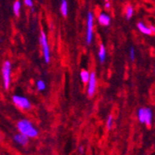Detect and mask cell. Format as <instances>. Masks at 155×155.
I'll use <instances>...</instances> for the list:
<instances>
[{
    "label": "cell",
    "instance_id": "7a4b0ae2",
    "mask_svg": "<svg viewBox=\"0 0 155 155\" xmlns=\"http://www.w3.org/2000/svg\"><path fill=\"white\" fill-rule=\"evenodd\" d=\"M39 43L42 46V50H43L44 54V59L47 63L49 62L50 61V50H49V46H48V41L47 35L45 34L44 31H41L40 36H39Z\"/></svg>",
    "mask_w": 155,
    "mask_h": 155
},
{
    "label": "cell",
    "instance_id": "8992f818",
    "mask_svg": "<svg viewBox=\"0 0 155 155\" xmlns=\"http://www.w3.org/2000/svg\"><path fill=\"white\" fill-rule=\"evenodd\" d=\"M93 27H94V15L92 12H88L87 15V43L89 45L93 40Z\"/></svg>",
    "mask_w": 155,
    "mask_h": 155
},
{
    "label": "cell",
    "instance_id": "30bf717a",
    "mask_svg": "<svg viewBox=\"0 0 155 155\" xmlns=\"http://www.w3.org/2000/svg\"><path fill=\"white\" fill-rule=\"evenodd\" d=\"M28 138H29V137H26L25 135H23V134H21V133L17 134V135L14 136V140H15V142H17L18 144L22 145V146H24V145L27 144V142H28Z\"/></svg>",
    "mask_w": 155,
    "mask_h": 155
},
{
    "label": "cell",
    "instance_id": "44dd1931",
    "mask_svg": "<svg viewBox=\"0 0 155 155\" xmlns=\"http://www.w3.org/2000/svg\"><path fill=\"white\" fill-rule=\"evenodd\" d=\"M79 150H80V152L82 153V152H83V147H80V148H79Z\"/></svg>",
    "mask_w": 155,
    "mask_h": 155
},
{
    "label": "cell",
    "instance_id": "8fae6325",
    "mask_svg": "<svg viewBox=\"0 0 155 155\" xmlns=\"http://www.w3.org/2000/svg\"><path fill=\"white\" fill-rule=\"evenodd\" d=\"M98 60H100L101 63H103L105 59H106V48L104 47V45H101L100 48H98Z\"/></svg>",
    "mask_w": 155,
    "mask_h": 155
},
{
    "label": "cell",
    "instance_id": "4fadbf2b",
    "mask_svg": "<svg viewBox=\"0 0 155 155\" xmlns=\"http://www.w3.org/2000/svg\"><path fill=\"white\" fill-rule=\"evenodd\" d=\"M80 76H81V80H82L83 83H87L88 80H89L90 73L88 71H87V70H82Z\"/></svg>",
    "mask_w": 155,
    "mask_h": 155
},
{
    "label": "cell",
    "instance_id": "ffe728a7",
    "mask_svg": "<svg viewBox=\"0 0 155 155\" xmlns=\"http://www.w3.org/2000/svg\"><path fill=\"white\" fill-rule=\"evenodd\" d=\"M105 8H106L107 9H110V4L109 1H107V2L105 3Z\"/></svg>",
    "mask_w": 155,
    "mask_h": 155
},
{
    "label": "cell",
    "instance_id": "2e32d148",
    "mask_svg": "<svg viewBox=\"0 0 155 155\" xmlns=\"http://www.w3.org/2000/svg\"><path fill=\"white\" fill-rule=\"evenodd\" d=\"M36 87H37V89L40 90V91H43L46 89V84L44 81H42V80H39L37 81L36 83Z\"/></svg>",
    "mask_w": 155,
    "mask_h": 155
},
{
    "label": "cell",
    "instance_id": "9c48e42d",
    "mask_svg": "<svg viewBox=\"0 0 155 155\" xmlns=\"http://www.w3.org/2000/svg\"><path fill=\"white\" fill-rule=\"evenodd\" d=\"M137 29L140 31V33H142L143 35H151L153 34L150 28L147 27L145 23H143L142 21H139L137 23Z\"/></svg>",
    "mask_w": 155,
    "mask_h": 155
},
{
    "label": "cell",
    "instance_id": "52a82bcc",
    "mask_svg": "<svg viewBox=\"0 0 155 155\" xmlns=\"http://www.w3.org/2000/svg\"><path fill=\"white\" fill-rule=\"evenodd\" d=\"M96 87H97V78H96V74L93 72L90 74L89 80L87 82V95L89 97L94 96L96 92Z\"/></svg>",
    "mask_w": 155,
    "mask_h": 155
},
{
    "label": "cell",
    "instance_id": "ac0fdd59",
    "mask_svg": "<svg viewBox=\"0 0 155 155\" xmlns=\"http://www.w3.org/2000/svg\"><path fill=\"white\" fill-rule=\"evenodd\" d=\"M129 55H130V59H131L132 61H134L135 58H136V52H135V48H130V53H129Z\"/></svg>",
    "mask_w": 155,
    "mask_h": 155
},
{
    "label": "cell",
    "instance_id": "5b68a950",
    "mask_svg": "<svg viewBox=\"0 0 155 155\" xmlns=\"http://www.w3.org/2000/svg\"><path fill=\"white\" fill-rule=\"evenodd\" d=\"M12 101L17 107H19L21 110H30L31 109V102L29 101L27 97L23 96L14 95L12 97Z\"/></svg>",
    "mask_w": 155,
    "mask_h": 155
},
{
    "label": "cell",
    "instance_id": "7c38bea8",
    "mask_svg": "<svg viewBox=\"0 0 155 155\" xmlns=\"http://www.w3.org/2000/svg\"><path fill=\"white\" fill-rule=\"evenodd\" d=\"M68 2L67 0H61V12L62 14V16L66 17L68 15Z\"/></svg>",
    "mask_w": 155,
    "mask_h": 155
},
{
    "label": "cell",
    "instance_id": "6da1fadb",
    "mask_svg": "<svg viewBox=\"0 0 155 155\" xmlns=\"http://www.w3.org/2000/svg\"><path fill=\"white\" fill-rule=\"evenodd\" d=\"M17 126L20 133L25 135L28 137H35L38 135V131L35 127V125L26 119L19 121Z\"/></svg>",
    "mask_w": 155,
    "mask_h": 155
},
{
    "label": "cell",
    "instance_id": "7402d4cb",
    "mask_svg": "<svg viewBox=\"0 0 155 155\" xmlns=\"http://www.w3.org/2000/svg\"><path fill=\"white\" fill-rule=\"evenodd\" d=\"M105 1H106V2H107V1H110V0H105Z\"/></svg>",
    "mask_w": 155,
    "mask_h": 155
},
{
    "label": "cell",
    "instance_id": "277c9868",
    "mask_svg": "<svg viewBox=\"0 0 155 155\" xmlns=\"http://www.w3.org/2000/svg\"><path fill=\"white\" fill-rule=\"evenodd\" d=\"M138 119L139 122L142 124H146V125H151L152 120V112L149 108H141L138 110Z\"/></svg>",
    "mask_w": 155,
    "mask_h": 155
},
{
    "label": "cell",
    "instance_id": "e0dca14e",
    "mask_svg": "<svg viewBox=\"0 0 155 155\" xmlns=\"http://www.w3.org/2000/svg\"><path fill=\"white\" fill-rule=\"evenodd\" d=\"M106 125H107L108 129H110L112 127V125H114V117H112L111 115L108 116V119L106 121Z\"/></svg>",
    "mask_w": 155,
    "mask_h": 155
},
{
    "label": "cell",
    "instance_id": "d6986e66",
    "mask_svg": "<svg viewBox=\"0 0 155 155\" xmlns=\"http://www.w3.org/2000/svg\"><path fill=\"white\" fill-rule=\"evenodd\" d=\"M24 5L28 8H33L34 3H33L32 0H24Z\"/></svg>",
    "mask_w": 155,
    "mask_h": 155
},
{
    "label": "cell",
    "instance_id": "3957f363",
    "mask_svg": "<svg viewBox=\"0 0 155 155\" xmlns=\"http://www.w3.org/2000/svg\"><path fill=\"white\" fill-rule=\"evenodd\" d=\"M2 78H3L4 87L6 89H8L10 86V79H11V63L9 61H5L2 66Z\"/></svg>",
    "mask_w": 155,
    "mask_h": 155
},
{
    "label": "cell",
    "instance_id": "5bb4252c",
    "mask_svg": "<svg viewBox=\"0 0 155 155\" xmlns=\"http://www.w3.org/2000/svg\"><path fill=\"white\" fill-rule=\"evenodd\" d=\"M21 8V4L19 0H17V1H15V3H14V5H13V12H14V14H15V16H17V17L20 16Z\"/></svg>",
    "mask_w": 155,
    "mask_h": 155
},
{
    "label": "cell",
    "instance_id": "ba28073f",
    "mask_svg": "<svg viewBox=\"0 0 155 155\" xmlns=\"http://www.w3.org/2000/svg\"><path fill=\"white\" fill-rule=\"evenodd\" d=\"M97 21L102 26H108L110 23V18L107 13H101L100 15H98Z\"/></svg>",
    "mask_w": 155,
    "mask_h": 155
},
{
    "label": "cell",
    "instance_id": "9a60e30c",
    "mask_svg": "<svg viewBox=\"0 0 155 155\" xmlns=\"http://www.w3.org/2000/svg\"><path fill=\"white\" fill-rule=\"evenodd\" d=\"M134 14V8L131 5H127L126 6V8H125V16L128 20L131 19V17L133 16Z\"/></svg>",
    "mask_w": 155,
    "mask_h": 155
}]
</instances>
